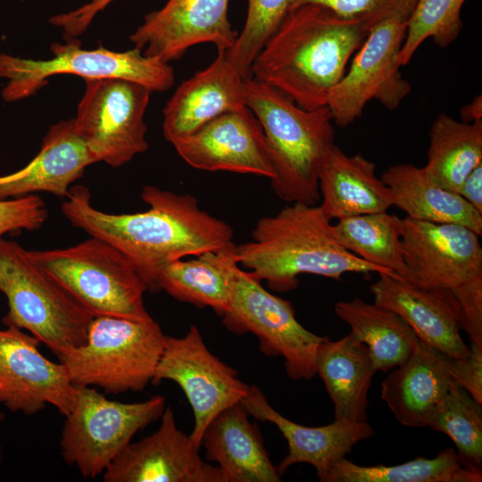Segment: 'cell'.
<instances>
[{"mask_svg": "<svg viewBox=\"0 0 482 482\" xmlns=\"http://www.w3.org/2000/svg\"><path fill=\"white\" fill-rule=\"evenodd\" d=\"M375 169V163L361 154L348 155L335 145L319 174L320 206L330 220L386 212L393 206L389 188Z\"/></svg>", "mask_w": 482, "mask_h": 482, "instance_id": "25", "label": "cell"}, {"mask_svg": "<svg viewBox=\"0 0 482 482\" xmlns=\"http://www.w3.org/2000/svg\"><path fill=\"white\" fill-rule=\"evenodd\" d=\"M247 413L259 421L274 424L287 442L288 453L277 467L281 476L296 463L312 465L324 482L331 468L357 443L370 438L374 429L367 421L337 420L320 427L295 423L278 412L256 386H249L240 401Z\"/></svg>", "mask_w": 482, "mask_h": 482, "instance_id": "19", "label": "cell"}, {"mask_svg": "<svg viewBox=\"0 0 482 482\" xmlns=\"http://www.w3.org/2000/svg\"><path fill=\"white\" fill-rule=\"evenodd\" d=\"M458 194L482 213V163L465 178Z\"/></svg>", "mask_w": 482, "mask_h": 482, "instance_id": "40", "label": "cell"}, {"mask_svg": "<svg viewBox=\"0 0 482 482\" xmlns=\"http://www.w3.org/2000/svg\"><path fill=\"white\" fill-rule=\"evenodd\" d=\"M461 120L465 122H473L482 120V97L477 96L470 104L462 106L461 109Z\"/></svg>", "mask_w": 482, "mask_h": 482, "instance_id": "41", "label": "cell"}, {"mask_svg": "<svg viewBox=\"0 0 482 482\" xmlns=\"http://www.w3.org/2000/svg\"><path fill=\"white\" fill-rule=\"evenodd\" d=\"M393 206L419 220L466 227L481 237L482 213L461 195L432 182L422 168L411 163L390 166L381 177Z\"/></svg>", "mask_w": 482, "mask_h": 482, "instance_id": "27", "label": "cell"}, {"mask_svg": "<svg viewBox=\"0 0 482 482\" xmlns=\"http://www.w3.org/2000/svg\"><path fill=\"white\" fill-rule=\"evenodd\" d=\"M47 217L45 202L36 195L0 199V239L7 233L39 229Z\"/></svg>", "mask_w": 482, "mask_h": 482, "instance_id": "37", "label": "cell"}, {"mask_svg": "<svg viewBox=\"0 0 482 482\" xmlns=\"http://www.w3.org/2000/svg\"><path fill=\"white\" fill-rule=\"evenodd\" d=\"M370 288L374 303L398 314L419 339L450 357L469 354L457 313L443 296L386 273H378Z\"/></svg>", "mask_w": 482, "mask_h": 482, "instance_id": "22", "label": "cell"}, {"mask_svg": "<svg viewBox=\"0 0 482 482\" xmlns=\"http://www.w3.org/2000/svg\"><path fill=\"white\" fill-rule=\"evenodd\" d=\"M164 379L174 381L184 392L195 418L190 437L199 446L208 424L221 411L240 403L249 389L236 370L211 353L194 325L182 337H165L152 384Z\"/></svg>", "mask_w": 482, "mask_h": 482, "instance_id": "14", "label": "cell"}, {"mask_svg": "<svg viewBox=\"0 0 482 482\" xmlns=\"http://www.w3.org/2000/svg\"><path fill=\"white\" fill-rule=\"evenodd\" d=\"M412 10L399 11L375 24L357 50L350 68L330 91L326 106L343 128L361 117L371 100L390 111L411 92L400 71V52Z\"/></svg>", "mask_w": 482, "mask_h": 482, "instance_id": "13", "label": "cell"}, {"mask_svg": "<svg viewBox=\"0 0 482 482\" xmlns=\"http://www.w3.org/2000/svg\"><path fill=\"white\" fill-rule=\"evenodd\" d=\"M240 403L221 411L201 440L208 461L217 463L227 482H279L281 476L264 447L258 425Z\"/></svg>", "mask_w": 482, "mask_h": 482, "instance_id": "24", "label": "cell"}, {"mask_svg": "<svg viewBox=\"0 0 482 482\" xmlns=\"http://www.w3.org/2000/svg\"><path fill=\"white\" fill-rule=\"evenodd\" d=\"M4 420V414L0 411V423ZM3 455H2V447L0 445V463L2 461Z\"/></svg>", "mask_w": 482, "mask_h": 482, "instance_id": "42", "label": "cell"}, {"mask_svg": "<svg viewBox=\"0 0 482 482\" xmlns=\"http://www.w3.org/2000/svg\"><path fill=\"white\" fill-rule=\"evenodd\" d=\"M377 371L367 346L351 331L320 345L316 373L334 404L335 420L367 421L368 392Z\"/></svg>", "mask_w": 482, "mask_h": 482, "instance_id": "26", "label": "cell"}, {"mask_svg": "<svg viewBox=\"0 0 482 482\" xmlns=\"http://www.w3.org/2000/svg\"><path fill=\"white\" fill-rule=\"evenodd\" d=\"M293 0H247L244 28L233 46L225 51L226 58L247 79L253 62L268 39L275 33Z\"/></svg>", "mask_w": 482, "mask_h": 482, "instance_id": "35", "label": "cell"}, {"mask_svg": "<svg viewBox=\"0 0 482 482\" xmlns=\"http://www.w3.org/2000/svg\"><path fill=\"white\" fill-rule=\"evenodd\" d=\"M482 471L465 467L456 451L447 448L432 459L414 460L392 465L362 466L341 458L324 482H481Z\"/></svg>", "mask_w": 482, "mask_h": 482, "instance_id": "31", "label": "cell"}, {"mask_svg": "<svg viewBox=\"0 0 482 482\" xmlns=\"http://www.w3.org/2000/svg\"><path fill=\"white\" fill-rule=\"evenodd\" d=\"M158 429L129 444L103 473L104 482H227L217 466L202 459L200 446L181 431L166 407Z\"/></svg>", "mask_w": 482, "mask_h": 482, "instance_id": "16", "label": "cell"}, {"mask_svg": "<svg viewBox=\"0 0 482 482\" xmlns=\"http://www.w3.org/2000/svg\"><path fill=\"white\" fill-rule=\"evenodd\" d=\"M466 0H417L408 20L400 52V62L406 65L428 38L446 47L459 36L461 7Z\"/></svg>", "mask_w": 482, "mask_h": 482, "instance_id": "34", "label": "cell"}, {"mask_svg": "<svg viewBox=\"0 0 482 482\" xmlns=\"http://www.w3.org/2000/svg\"><path fill=\"white\" fill-rule=\"evenodd\" d=\"M222 322L237 336L255 335L266 356H281L291 379H311L317 375V350L327 337L306 329L296 320L289 301L267 291L254 273L238 264L232 272L229 304Z\"/></svg>", "mask_w": 482, "mask_h": 482, "instance_id": "11", "label": "cell"}, {"mask_svg": "<svg viewBox=\"0 0 482 482\" xmlns=\"http://www.w3.org/2000/svg\"><path fill=\"white\" fill-rule=\"evenodd\" d=\"M65 198L61 210L70 223L122 253L151 293L160 291V273L170 263L233 242L231 226L202 210L191 195L145 185L141 198L149 209L134 213L96 209L84 186H72Z\"/></svg>", "mask_w": 482, "mask_h": 482, "instance_id": "1", "label": "cell"}, {"mask_svg": "<svg viewBox=\"0 0 482 482\" xmlns=\"http://www.w3.org/2000/svg\"><path fill=\"white\" fill-rule=\"evenodd\" d=\"M427 157L422 169L428 179L458 193L465 178L482 163V120L458 121L439 113L429 130Z\"/></svg>", "mask_w": 482, "mask_h": 482, "instance_id": "30", "label": "cell"}, {"mask_svg": "<svg viewBox=\"0 0 482 482\" xmlns=\"http://www.w3.org/2000/svg\"><path fill=\"white\" fill-rule=\"evenodd\" d=\"M427 427L453 441L465 467L482 471V405L465 389L453 385L433 411Z\"/></svg>", "mask_w": 482, "mask_h": 482, "instance_id": "33", "label": "cell"}, {"mask_svg": "<svg viewBox=\"0 0 482 482\" xmlns=\"http://www.w3.org/2000/svg\"><path fill=\"white\" fill-rule=\"evenodd\" d=\"M191 167L272 179L274 168L262 126L246 106L225 112L171 144Z\"/></svg>", "mask_w": 482, "mask_h": 482, "instance_id": "18", "label": "cell"}, {"mask_svg": "<svg viewBox=\"0 0 482 482\" xmlns=\"http://www.w3.org/2000/svg\"><path fill=\"white\" fill-rule=\"evenodd\" d=\"M369 30L363 21L320 5L294 7L254 59L251 78L303 109L326 106Z\"/></svg>", "mask_w": 482, "mask_h": 482, "instance_id": "2", "label": "cell"}, {"mask_svg": "<svg viewBox=\"0 0 482 482\" xmlns=\"http://www.w3.org/2000/svg\"><path fill=\"white\" fill-rule=\"evenodd\" d=\"M191 260H178L160 273L159 288L174 299L197 308L209 307L222 317L229 309L237 245L231 242L218 251Z\"/></svg>", "mask_w": 482, "mask_h": 482, "instance_id": "28", "label": "cell"}, {"mask_svg": "<svg viewBox=\"0 0 482 482\" xmlns=\"http://www.w3.org/2000/svg\"><path fill=\"white\" fill-rule=\"evenodd\" d=\"M96 161L76 131L73 119L52 125L36 156L23 168L0 176V199L44 192L66 197L72 184Z\"/></svg>", "mask_w": 482, "mask_h": 482, "instance_id": "21", "label": "cell"}, {"mask_svg": "<svg viewBox=\"0 0 482 482\" xmlns=\"http://www.w3.org/2000/svg\"><path fill=\"white\" fill-rule=\"evenodd\" d=\"M334 311L367 346L378 371L387 372L402 364L419 340L398 314L375 303H369L360 298L339 301Z\"/></svg>", "mask_w": 482, "mask_h": 482, "instance_id": "29", "label": "cell"}, {"mask_svg": "<svg viewBox=\"0 0 482 482\" xmlns=\"http://www.w3.org/2000/svg\"><path fill=\"white\" fill-rule=\"evenodd\" d=\"M0 293L5 326L36 337L57 357L82 345L93 315L29 258L14 241L0 239Z\"/></svg>", "mask_w": 482, "mask_h": 482, "instance_id": "7", "label": "cell"}, {"mask_svg": "<svg viewBox=\"0 0 482 482\" xmlns=\"http://www.w3.org/2000/svg\"><path fill=\"white\" fill-rule=\"evenodd\" d=\"M245 80L225 51L204 70L183 81L163 109L162 131L173 144L229 112L245 105Z\"/></svg>", "mask_w": 482, "mask_h": 482, "instance_id": "20", "label": "cell"}, {"mask_svg": "<svg viewBox=\"0 0 482 482\" xmlns=\"http://www.w3.org/2000/svg\"><path fill=\"white\" fill-rule=\"evenodd\" d=\"M29 258L93 316L152 318L144 303L147 287L117 248L96 237L72 246L28 250Z\"/></svg>", "mask_w": 482, "mask_h": 482, "instance_id": "8", "label": "cell"}, {"mask_svg": "<svg viewBox=\"0 0 482 482\" xmlns=\"http://www.w3.org/2000/svg\"><path fill=\"white\" fill-rule=\"evenodd\" d=\"M166 399L154 395L138 403L107 398L96 387L75 386L72 406L60 436L61 454L85 478L103 475L133 436L159 420Z\"/></svg>", "mask_w": 482, "mask_h": 482, "instance_id": "9", "label": "cell"}, {"mask_svg": "<svg viewBox=\"0 0 482 482\" xmlns=\"http://www.w3.org/2000/svg\"><path fill=\"white\" fill-rule=\"evenodd\" d=\"M454 384L449 356L419 339L408 359L381 382V397L402 425L423 428Z\"/></svg>", "mask_w": 482, "mask_h": 482, "instance_id": "23", "label": "cell"}, {"mask_svg": "<svg viewBox=\"0 0 482 482\" xmlns=\"http://www.w3.org/2000/svg\"><path fill=\"white\" fill-rule=\"evenodd\" d=\"M86 88L73 119L77 133L96 162L112 167L129 162L145 152L144 116L153 92L132 80L85 79Z\"/></svg>", "mask_w": 482, "mask_h": 482, "instance_id": "12", "label": "cell"}, {"mask_svg": "<svg viewBox=\"0 0 482 482\" xmlns=\"http://www.w3.org/2000/svg\"><path fill=\"white\" fill-rule=\"evenodd\" d=\"M330 221L320 205L292 203L256 222L252 240L237 245L238 265L277 292L295 289L302 274L334 279L345 273L394 275L345 250Z\"/></svg>", "mask_w": 482, "mask_h": 482, "instance_id": "3", "label": "cell"}, {"mask_svg": "<svg viewBox=\"0 0 482 482\" xmlns=\"http://www.w3.org/2000/svg\"><path fill=\"white\" fill-rule=\"evenodd\" d=\"M403 279L433 291L455 310L470 342L482 344V246L479 236L451 223L400 219Z\"/></svg>", "mask_w": 482, "mask_h": 482, "instance_id": "5", "label": "cell"}, {"mask_svg": "<svg viewBox=\"0 0 482 482\" xmlns=\"http://www.w3.org/2000/svg\"><path fill=\"white\" fill-rule=\"evenodd\" d=\"M229 1L168 0L145 17L129 40L145 56L167 63L201 43L227 51L238 35L229 21Z\"/></svg>", "mask_w": 482, "mask_h": 482, "instance_id": "17", "label": "cell"}, {"mask_svg": "<svg viewBox=\"0 0 482 482\" xmlns=\"http://www.w3.org/2000/svg\"><path fill=\"white\" fill-rule=\"evenodd\" d=\"M338 243L360 259L403 278L405 264L400 218L386 212L359 214L332 225Z\"/></svg>", "mask_w": 482, "mask_h": 482, "instance_id": "32", "label": "cell"}, {"mask_svg": "<svg viewBox=\"0 0 482 482\" xmlns=\"http://www.w3.org/2000/svg\"><path fill=\"white\" fill-rule=\"evenodd\" d=\"M114 0H91L79 8L52 16L49 22L61 29L65 39L77 38L89 27L95 17Z\"/></svg>", "mask_w": 482, "mask_h": 482, "instance_id": "39", "label": "cell"}, {"mask_svg": "<svg viewBox=\"0 0 482 482\" xmlns=\"http://www.w3.org/2000/svg\"><path fill=\"white\" fill-rule=\"evenodd\" d=\"M53 57L32 60L0 53V79H6L2 98L8 103L31 96L45 87L55 75H75L85 79L117 78L135 81L153 92H163L174 83L172 67L157 59L145 56L134 47L115 52L100 46L87 50L78 38L50 46Z\"/></svg>", "mask_w": 482, "mask_h": 482, "instance_id": "10", "label": "cell"}, {"mask_svg": "<svg viewBox=\"0 0 482 482\" xmlns=\"http://www.w3.org/2000/svg\"><path fill=\"white\" fill-rule=\"evenodd\" d=\"M470 343L467 356H449V369L455 383L482 405V344Z\"/></svg>", "mask_w": 482, "mask_h": 482, "instance_id": "38", "label": "cell"}, {"mask_svg": "<svg viewBox=\"0 0 482 482\" xmlns=\"http://www.w3.org/2000/svg\"><path fill=\"white\" fill-rule=\"evenodd\" d=\"M166 335L153 318L94 316L86 341L58 360L74 386L106 394L138 392L152 383Z\"/></svg>", "mask_w": 482, "mask_h": 482, "instance_id": "6", "label": "cell"}, {"mask_svg": "<svg viewBox=\"0 0 482 482\" xmlns=\"http://www.w3.org/2000/svg\"><path fill=\"white\" fill-rule=\"evenodd\" d=\"M417 0H293L291 8L302 4L326 7L339 16L363 21L370 29L392 14L412 10Z\"/></svg>", "mask_w": 482, "mask_h": 482, "instance_id": "36", "label": "cell"}, {"mask_svg": "<svg viewBox=\"0 0 482 482\" xmlns=\"http://www.w3.org/2000/svg\"><path fill=\"white\" fill-rule=\"evenodd\" d=\"M245 105L264 133L275 171L274 193L289 204H317L320 170L336 145L328 108L303 109L253 78L245 80Z\"/></svg>", "mask_w": 482, "mask_h": 482, "instance_id": "4", "label": "cell"}, {"mask_svg": "<svg viewBox=\"0 0 482 482\" xmlns=\"http://www.w3.org/2000/svg\"><path fill=\"white\" fill-rule=\"evenodd\" d=\"M5 327L0 328V403L28 416L46 405L66 416L74 401L75 386L65 366L47 359L33 335Z\"/></svg>", "mask_w": 482, "mask_h": 482, "instance_id": "15", "label": "cell"}]
</instances>
